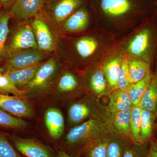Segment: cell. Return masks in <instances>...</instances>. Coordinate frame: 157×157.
<instances>
[{
  "instance_id": "d6a6232c",
  "label": "cell",
  "mask_w": 157,
  "mask_h": 157,
  "mask_svg": "<svg viewBox=\"0 0 157 157\" xmlns=\"http://www.w3.org/2000/svg\"><path fill=\"white\" fill-rule=\"evenodd\" d=\"M149 144L133 142L125 151L123 157H147Z\"/></svg>"
},
{
  "instance_id": "e0dca14e",
  "label": "cell",
  "mask_w": 157,
  "mask_h": 157,
  "mask_svg": "<svg viewBox=\"0 0 157 157\" xmlns=\"http://www.w3.org/2000/svg\"><path fill=\"white\" fill-rule=\"evenodd\" d=\"M44 120L51 137L53 140H59L65 130L64 118L61 111L54 107L48 108L45 110Z\"/></svg>"
},
{
  "instance_id": "1f68e13d",
  "label": "cell",
  "mask_w": 157,
  "mask_h": 157,
  "mask_svg": "<svg viewBox=\"0 0 157 157\" xmlns=\"http://www.w3.org/2000/svg\"><path fill=\"white\" fill-rule=\"evenodd\" d=\"M132 83L130 79L128 68L127 54L126 55L121 66L117 79L118 88L127 91Z\"/></svg>"
},
{
  "instance_id": "ac0fdd59",
  "label": "cell",
  "mask_w": 157,
  "mask_h": 157,
  "mask_svg": "<svg viewBox=\"0 0 157 157\" xmlns=\"http://www.w3.org/2000/svg\"><path fill=\"white\" fill-rule=\"evenodd\" d=\"M84 2V0H59L51 8V15L56 23H62Z\"/></svg>"
},
{
  "instance_id": "b9f144b4",
  "label": "cell",
  "mask_w": 157,
  "mask_h": 157,
  "mask_svg": "<svg viewBox=\"0 0 157 157\" xmlns=\"http://www.w3.org/2000/svg\"><path fill=\"white\" fill-rule=\"evenodd\" d=\"M155 5L157 7V2L156 1H155Z\"/></svg>"
},
{
  "instance_id": "f1b7e54d",
  "label": "cell",
  "mask_w": 157,
  "mask_h": 157,
  "mask_svg": "<svg viewBox=\"0 0 157 157\" xmlns=\"http://www.w3.org/2000/svg\"><path fill=\"white\" fill-rule=\"evenodd\" d=\"M107 137L95 141L83 149L78 157H107Z\"/></svg>"
},
{
  "instance_id": "d590c367",
  "label": "cell",
  "mask_w": 157,
  "mask_h": 157,
  "mask_svg": "<svg viewBox=\"0 0 157 157\" xmlns=\"http://www.w3.org/2000/svg\"><path fill=\"white\" fill-rule=\"evenodd\" d=\"M16 0H0L3 8L7 10V9H10Z\"/></svg>"
},
{
  "instance_id": "8d00e7d4",
  "label": "cell",
  "mask_w": 157,
  "mask_h": 157,
  "mask_svg": "<svg viewBox=\"0 0 157 157\" xmlns=\"http://www.w3.org/2000/svg\"><path fill=\"white\" fill-rule=\"evenodd\" d=\"M57 156V157H73L63 150H58Z\"/></svg>"
},
{
  "instance_id": "5b68a950",
  "label": "cell",
  "mask_w": 157,
  "mask_h": 157,
  "mask_svg": "<svg viewBox=\"0 0 157 157\" xmlns=\"http://www.w3.org/2000/svg\"><path fill=\"white\" fill-rule=\"evenodd\" d=\"M117 43L127 54L141 59L151 65L153 62L157 36L155 29L151 25L140 27Z\"/></svg>"
},
{
  "instance_id": "8fae6325",
  "label": "cell",
  "mask_w": 157,
  "mask_h": 157,
  "mask_svg": "<svg viewBox=\"0 0 157 157\" xmlns=\"http://www.w3.org/2000/svg\"><path fill=\"white\" fill-rule=\"evenodd\" d=\"M56 91L62 97L70 98L78 97L85 92L82 87L80 76L70 70H65L60 74Z\"/></svg>"
},
{
  "instance_id": "836d02e7",
  "label": "cell",
  "mask_w": 157,
  "mask_h": 157,
  "mask_svg": "<svg viewBox=\"0 0 157 157\" xmlns=\"http://www.w3.org/2000/svg\"><path fill=\"white\" fill-rule=\"evenodd\" d=\"M0 157H22L15 150L6 135L1 132Z\"/></svg>"
},
{
  "instance_id": "484cf974",
  "label": "cell",
  "mask_w": 157,
  "mask_h": 157,
  "mask_svg": "<svg viewBox=\"0 0 157 157\" xmlns=\"http://www.w3.org/2000/svg\"><path fill=\"white\" fill-rule=\"evenodd\" d=\"M10 17L7 10L2 9L0 11V64L5 59L6 45L10 33L9 21Z\"/></svg>"
},
{
  "instance_id": "60d3db41",
  "label": "cell",
  "mask_w": 157,
  "mask_h": 157,
  "mask_svg": "<svg viewBox=\"0 0 157 157\" xmlns=\"http://www.w3.org/2000/svg\"><path fill=\"white\" fill-rule=\"evenodd\" d=\"M3 6H2V4L0 2V11H2V9Z\"/></svg>"
},
{
  "instance_id": "d4e9b609",
  "label": "cell",
  "mask_w": 157,
  "mask_h": 157,
  "mask_svg": "<svg viewBox=\"0 0 157 157\" xmlns=\"http://www.w3.org/2000/svg\"><path fill=\"white\" fill-rule=\"evenodd\" d=\"M42 63L19 70L9 71L6 73L11 81L17 88L21 89L33 78L37 70Z\"/></svg>"
},
{
  "instance_id": "ab89813d",
  "label": "cell",
  "mask_w": 157,
  "mask_h": 157,
  "mask_svg": "<svg viewBox=\"0 0 157 157\" xmlns=\"http://www.w3.org/2000/svg\"><path fill=\"white\" fill-rule=\"evenodd\" d=\"M2 70H1V69H0V78H1V77H2Z\"/></svg>"
},
{
  "instance_id": "9a60e30c",
  "label": "cell",
  "mask_w": 157,
  "mask_h": 157,
  "mask_svg": "<svg viewBox=\"0 0 157 157\" xmlns=\"http://www.w3.org/2000/svg\"><path fill=\"white\" fill-rule=\"evenodd\" d=\"M45 0H16L9 11L10 17L19 20L36 16Z\"/></svg>"
},
{
  "instance_id": "7bdbcfd3",
  "label": "cell",
  "mask_w": 157,
  "mask_h": 157,
  "mask_svg": "<svg viewBox=\"0 0 157 157\" xmlns=\"http://www.w3.org/2000/svg\"><path fill=\"white\" fill-rule=\"evenodd\" d=\"M155 1H156V2H157V0H155Z\"/></svg>"
},
{
  "instance_id": "83f0119b",
  "label": "cell",
  "mask_w": 157,
  "mask_h": 157,
  "mask_svg": "<svg viewBox=\"0 0 157 157\" xmlns=\"http://www.w3.org/2000/svg\"><path fill=\"white\" fill-rule=\"evenodd\" d=\"M142 108L138 105H133L131 109V134L132 141L143 144L140 137V123Z\"/></svg>"
},
{
  "instance_id": "ffe728a7",
  "label": "cell",
  "mask_w": 157,
  "mask_h": 157,
  "mask_svg": "<svg viewBox=\"0 0 157 157\" xmlns=\"http://www.w3.org/2000/svg\"><path fill=\"white\" fill-rule=\"evenodd\" d=\"M107 139V157H123L125 151L133 142L128 137L111 131Z\"/></svg>"
},
{
  "instance_id": "e575fe53",
  "label": "cell",
  "mask_w": 157,
  "mask_h": 157,
  "mask_svg": "<svg viewBox=\"0 0 157 157\" xmlns=\"http://www.w3.org/2000/svg\"><path fill=\"white\" fill-rule=\"evenodd\" d=\"M147 157H157V151L155 149L151 141L150 142Z\"/></svg>"
},
{
  "instance_id": "6da1fadb",
  "label": "cell",
  "mask_w": 157,
  "mask_h": 157,
  "mask_svg": "<svg viewBox=\"0 0 157 157\" xmlns=\"http://www.w3.org/2000/svg\"><path fill=\"white\" fill-rule=\"evenodd\" d=\"M148 1L93 0L98 27L105 29L115 36L125 33L148 12Z\"/></svg>"
},
{
  "instance_id": "f35d334b",
  "label": "cell",
  "mask_w": 157,
  "mask_h": 157,
  "mask_svg": "<svg viewBox=\"0 0 157 157\" xmlns=\"http://www.w3.org/2000/svg\"><path fill=\"white\" fill-rule=\"evenodd\" d=\"M156 115V125H155V130H156L157 132V112L155 113Z\"/></svg>"
},
{
  "instance_id": "3957f363",
  "label": "cell",
  "mask_w": 157,
  "mask_h": 157,
  "mask_svg": "<svg viewBox=\"0 0 157 157\" xmlns=\"http://www.w3.org/2000/svg\"><path fill=\"white\" fill-rule=\"evenodd\" d=\"M110 130L101 121L90 119L72 127L65 138V152L73 157H78L86 146L107 137Z\"/></svg>"
},
{
  "instance_id": "7c38bea8",
  "label": "cell",
  "mask_w": 157,
  "mask_h": 157,
  "mask_svg": "<svg viewBox=\"0 0 157 157\" xmlns=\"http://www.w3.org/2000/svg\"><path fill=\"white\" fill-rule=\"evenodd\" d=\"M0 109L19 117L32 118L34 116L33 107L23 98L0 94Z\"/></svg>"
},
{
  "instance_id": "2e32d148",
  "label": "cell",
  "mask_w": 157,
  "mask_h": 157,
  "mask_svg": "<svg viewBox=\"0 0 157 157\" xmlns=\"http://www.w3.org/2000/svg\"><path fill=\"white\" fill-rule=\"evenodd\" d=\"M90 22L89 10L82 6L65 20L63 23V29L69 33H81L88 29Z\"/></svg>"
},
{
  "instance_id": "52a82bcc",
  "label": "cell",
  "mask_w": 157,
  "mask_h": 157,
  "mask_svg": "<svg viewBox=\"0 0 157 157\" xmlns=\"http://www.w3.org/2000/svg\"><path fill=\"white\" fill-rule=\"evenodd\" d=\"M101 64L91 65L82 71L80 76L82 87L85 91L100 99L109 97L113 91L103 73Z\"/></svg>"
},
{
  "instance_id": "f546056e",
  "label": "cell",
  "mask_w": 157,
  "mask_h": 157,
  "mask_svg": "<svg viewBox=\"0 0 157 157\" xmlns=\"http://www.w3.org/2000/svg\"><path fill=\"white\" fill-rule=\"evenodd\" d=\"M26 122L21 117L11 115L0 109V126L11 129H21L27 126Z\"/></svg>"
},
{
  "instance_id": "74e56055",
  "label": "cell",
  "mask_w": 157,
  "mask_h": 157,
  "mask_svg": "<svg viewBox=\"0 0 157 157\" xmlns=\"http://www.w3.org/2000/svg\"><path fill=\"white\" fill-rule=\"evenodd\" d=\"M151 141L153 144L155 149L157 151V138H155V139H153Z\"/></svg>"
},
{
  "instance_id": "277c9868",
  "label": "cell",
  "mask_w": 157,
  "mask_h": 157,
  "mask_svg": "<svg viewBox=\"0 0 157 157\" xmlns=\"http://www.w3.org/2000/svg\"><path fill=\"white\" fill-rule=\"evenodd\" d=\"M110 114L107 106L102 104L99 98L85 91L83 95L69 105L68 123L73 127L89 120L95 119L103 122L108 127Z\"/></svg>"
},
{
  "instance_id": "7402d4cb",
  "label": "cell",
  "mask_w": 157,
  "mask_h": 157,
  "mask_svg": "<svg viewBox=\"0 0 157 157\" xmlns=\"http://www.w3.org/2000/svg\"><path fill=\"white\" fill-rule=\"evenodd\" d=\"M108 98L109 102L107 106L110 113L128 110L133 106L128 92L123 90H113Z\"/></svg>"
},
{
  "instance_id": "30bf717a",
  "label": "cell",
  "mask_w": 157,
  "mask_h": 157,
  "mask_svg": "<svg viewBox=\"0 0 157 157\" xmlns=\"http://www.w3.org/2000/svg\"><path fill=\"white\" fill-rule=\"evenodd\" d=\"M126 53L118 45L101 64L105 78L113 90L118 88L117 79L123 60Z\"/></svg>"
},
{
  "instance_id": "d6986e66",
  "label": "cell",
  "mask_w": 157,
  "mask_h": 157,
  "mask_svg": "<svg viewBox=\"0 0 157 157\" xmlns=\"http://www.w3.org/2000/svg\"><path fill=\"white\" fill-rule=\"evenodd\" d=\"M131 109L110 113L108 127L111 132L124 135L132 140L130 125Z\"/></svg>"
},
{
  "instance_id": "4fadbf2b",
  "label": "cell",
  "mask_w": 157,
  "mask_h": 157,
  "mask_svg": "<svg viewBox=\"0 0 157 157\" xmlns=\"http://www.w3.org/2000/svg\"><path fill=\"white\" fill-rule=\"evenodd\" d=\"M12 141L15 148L27 157H57L48 147L36 140L15 137Z\"/></svg>"
},
{
  "instance_id": "603a6c76",
  "label": "cell",
  "mask_w": 157,
  "mask_h": 157,
  "mask_svg": "<svg viewBox=\"0 0 157 157\" xmlns=\"http://www.w3.org/2000/svg\"><path fill=\"white\" fill-rule=\"evenodd\" d=\"M138 106L155 114L157 112V71L152 73L149 85Z\"/></svg>"
},
{
  "instance_id": "cb8c5ba5",
  "label": "cell",
  "mask_w": 157,
  "mask_h": 157,
  "mask_svg": "<svg viewBox=\"0 0 157 157\" xmlns=\"http://www.w3.org/2000/svg\"><path fill=\"white\" fill-rule=\"evenodd\" d=\"M155 125V114L149 110L142 108L140 137L143 144L149 143L152 140Z\"/></svg>"
},
{
  "instance_id": "44dd1931",
  "label": "cell",
  "mask_w": 157,
  "mask_h": 157,
  "mask_svg": "<svg viewBox=\"0 0 157 157\" xmlns=\"http://www.w3.org/2000/svg\"><path fill=\"white\" fill-rule=\"evenodd\" d=\"M127 60L132 84L142 80L151 71V65L141 59L127 54Z\"/></svg>"
},
{
  "instance_id": "4316f807",
  "label": "cell",
  "mask_w": 157,
  "mask_h": 157,
  "mask_svg": "<svg viewBox=\"0 0 157 157\" xmlns=\"http://www.w3.org/2000/svg\"><path fill=\"white\" fill-rule=\"evenodd\" d=\"M152 72L140 81L132 83L127 91L133 105H138L151 80Z\"/></svg>"
},
{
  "instance_id": "7a4b0ae2",
  "label": "cell",
  "mask_w": 157,
  "mask_h": 157,
  "mask_svg": "<svg viewBox=\"0 0 157 157\" xmlns=\"http://www.w3.org/2000/svg\"><path fill=\"white\" fill-rule=\"evenodd\" d=\"M72 42V56L77 67L83 68L82 71L91 65L101 63L117 44L114 35L99 27Z\"/></svg>"
},
{
  "instance_id": "4dcf8cb0",
  "label": "cell",
  "mask_w": 157,
  "mask_h": 157,
  "mask_svg": "<svg viewBox=\"0 0 157 157\" xmlns=\"http://www.w3.org/2000/svg\"><path fill=\"white\" fill-rule=\"evenodd\" d=\"M0 94H12L14 96L23 98L27 95L25 90L19 89L17 88L6 73L3 74L0 78Z\"/></svg>"
},
{
  "instance_id": "5bb4252c",
  "label": "cell",
  "mask_w": 157,
  "mask_h": 157,
  "mask_svg": "<svg viewBox=\"0 0 157 157\" xmlns=\"http://www.w3.org/2000/svg\"><path fill=\"white\" fill-rule=\"evenodd\" d=\"M38 48L44 52H51L56 48V42L47 23L42 17H36L32 23Z\"/></svg>"
},
{
  "instance_id": "8992f818",
  "label": "cell",
  "mask_w": 157,
  "mask_h": 157,
  "mask_svg": "<svg viewBox=\"0 0 157 157\" xmlns=\"http://www.w3.org/2000/svg\"><path fill=\"white\" fill-rule=\"evenodd\" d=\"M60 66L55 58H52L42 63L33 78L20 90L32 94L46 92L51 87L59 75Z\"/></svg>"
},
{
  "instance_id": "9c48e42d",
  "label": "cell",
  "mask_w": 157,
  "mask_h": 157,
  "mask_svg": "<svg viewBox=\"0 0 157 157\" xmlns=\"http://www.w3.org/2000/svg\"><path fill=\"white\" fill-rule=\"evenodd\" d=\"M48 56L47 52L39 49H28L12 55L5 59L0 67L3 74L12 70H19L42 63Z\"/></svg>"
},
{
  "instance_id": "ba28073f",
  "label": "cell",
  "mask_w": 157,
  "mask_h": 157,
  "mask_svg": "<svg viewBox=\"0 0 157 157\" xmlns=\"http://www.w3.org/2000/svg\"><path fill=\"white\" fill-rule=\"evenodd\" d=\"M32 48L39 49L33 30L31 25L23 24L17 27L9 38L5 59L21 51Z\"/></svg>"
}]
</instances>
